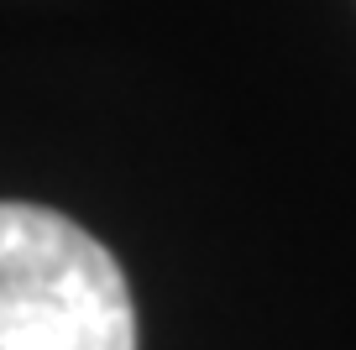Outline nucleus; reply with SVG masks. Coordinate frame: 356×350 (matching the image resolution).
<instances>
[{"instance_id":"f257e3e1","label":"nucleus","mask_w":356,"mask_h":350,"mask_svg":"<svg viewBox=\"0 0 356 350\" xmlns=\"http://www.w3.org/2000/svg\"><path fill=\"white\" fill-rule=\"evenodd\" d=\"M0 350H136L115 256L58 209L0 204Z\"/></svg>"}]
</instances>
